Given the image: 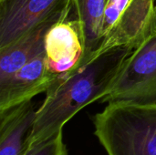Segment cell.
Returning a JSON list of instances; mask_svg holds the SVG:
<instances>
[{
	"label": "cell",
	"mask_w": 156,
	"mask_h": 155,
	"mask_svg": "<svg viewBox=\"0 0 156 155\" xmlns=\"http://www.w3.org/2000/svg\"><path fill=\"white\" fill-rule=\"evenodd\" d=\"M133 51L129 47L112 48L54 81L37 111L29 148L63 131L80 111L100 101Z\"/></svg>",
	"instance_id": "cell-1"
},
{
	"label": "cell",
	"mask_w": 156,
	"mask_h": 155,
	"mask_svg": "<svg viewBox=\"0 0 156 155\" xmlns=\"http://www.w3.org/2000/svg\"><path fill=\"white\" fill-rule=\"evenodd\" d=\"M92 121L107 155H156V106L108 103Z\"/></svg>",
	"instance_id": "cell-2"
},
{
	"label": "cell",
	"mask_w": 156,
	"mask_h": 155,
	"mask_svg": "<svg viewBox=\"0 0 156 155\" xmlns=\"http://www.w3.org/2000/svg\"><path fill=\"white\" fill-rule=\"evenodd\" d=\"M100 101L156 106V33L124 60L108 93Z\"/></svg>",
	"instance_id": "cell-3"
},
{
	"label": "cell",
	"mask_w": 156,
	"mask_h": 155,
	"mask_svg": "<svg viewBox=\"0 0 156 155\" xmlns=\"http://www.w3.org/2000/svg\"><path fill=\"white\" fill-rule=\"evenodd\" d=\"M156 33V0H132L103 37L93 58L116 47L133 49Z\"/></svg>",
	"instance_id": "cell-4"
},
{
	"label": "cell",
	"mask_w": 156,
	"mask_h": 155,
	"mask_svg": "<svg viewBox=\"0 0 156 155\" xmlns=\"http://www.w3.org/2000/svg\"><path fill=\"white\" fill-rule=\"evenodd\" d=\"M73 6V0H0V48L50 15Z\"/></svg>",
	"instance_id": "cell-5"
},
{
	"label": "cell",
	"mask_w": 156,
	"mask_h": 155,
	"mask_svg": "<svg viewBox=\"0 0 156 155\" xmlns=\"http://www.w3.org/2000/svg\"><path fill=\"white\" fill-rule=\"evenodd\" d=\"M58 79L50 69L44 51L0 81V111L46 92Z\"/></svg>",
	"instance_id": "cell-6"
},
{
	"label": "cell",
	"mask_w": 156,
	"mask_h": 155,
	"mask_svg": "<svg viewBox=\"0 0 156 155\" xmlns=\"http://www.w3.org/2000/svg\"><path fill=\"white\" fill-rule=\"evenodd\" d=\"M45 53L50 69L58 78L78 67L85 54L83 27L78 18H67L49 29Z\"/></svg>",
	"instance_id": "cell-7"
},
{
	"label": "cell",
	"mask_w": 156,
	"mask_h": 155,
	"mask_svg": "<svg viewBox=\"0 0 156 155\" xmlns=\"http://www.w3.org/2000/svg\"><path fill=\"white\" fill-rule=\"evenodd\" d=\"M73 6L59 10L0 48V81L5 79L24 65L45 51L46 36L58 22L69 18Z\"/></svg>",
	"instance_id": "cell-8"
},
{
	"label": "cell",
	"mask_w": 156,
	"mask_h": 155,
	"mask_svg": "<svg viewBox=\"0 0 156 155\" xmlns=\"http://www.w3.org/2000/svg\"><path fill=\"white\" fill-rule=\"evenodd\" d=\"M37 109L32 100L0 111V155H26Z\"/></svg>",
	"instance_id": "cell-9"
},
{
	"label": "cell",
	"mask_w": 156,
	"mask_h": 155,
	"mask_svg": "<svg viewBox=\"0 0 156 155\" xmlns=\"http://www.w3.org/2000/svg\"><path fill=\"white\" fill-rule=\"evenodd\" d=\"M109 0H73L76 18L81 23L84 33L85 54L79 66L92 59L103 39V23Z\"/></svg>",
	"instance_id": "cell-10"
},
{
	"label": "cell",
	"mask_w": 156,
	"mask_h": 155,
	"mask_svg": "<svg viewBox=\"0 0 156 155\" xmlns=\"http://www.w3.org/2000/svg\"><path fill=\"white\" fill-rule=\"evenodd\" d=\"M26 155H68L63 131L29 148Z\"/></svg>",
	"instance_id": "cell-11"
},
{
	"label": "cell",
	"mask_w": 156,
	"mask_h": 155,
	"mask_svg": "<svg viewBox=\"0 0 156 155\" xmlns=\"http://www.w3.org/2000/svg\"><path fill=\"white\" fill-rule=\"evenodd\" d=\"M132 0H109L103 23V37L116 23L122 13L131 3Z\"/></svg>",
	"instance_id": "cell-12"
}]
</instances>
